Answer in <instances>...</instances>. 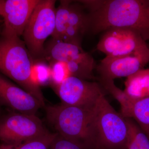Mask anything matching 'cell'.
Returning <instances> with one entry per match:
<instances>
[{"label": "cell", "instance_id": "cell-15", "mask_svg": "<svg viewBox=\"0 0 149 149\" xmlns=\"http://www.w3.org/2000/svg\"><path fill=\"white\" fill-rule=\"evenodd\" d=\"M57 133L48 132L36 139L17 144L0 143V149H49Z\"/></svg>", "mask_w": 149, "mask_h": 149}, {"label": "cell", "instance_id": "cell-18", "mask_svg": "<svg viewBox=\"0 0 149 149\" xmlns=\"http://www.w3.org/2000/svg\"><path fill=\"white\" fill-rule=\"evenodd\" d=\"M128 129L139 149H149V138L134 120L125 118Z\"/></svg>", "mask_w": 149, "mask_h": 149}, {"label": "cell", "instance_id": "cell-13", "mask_svg": "<svg viewBox=\"0 0 149 149\" xmlns=\"http://www.w3.org/2000/svg\"><path fill=\"white\" fill-rule=\"evenodd\" d=\"M116 100L120 104V113L122 116L133 119L144 133L149 136V97L131 100L123 91Z\"/></svg>", "mask_w": 149, "mask_h": 149}, {"label": "cell", "instance_id": "cell-19", "mask_svg": "<svg viewBox=\"0 0 149 149\" xmlns=\"http://www.w3.org/2000/svg\"><path fill=\"white\" fill-rule=\"evenodd\" d=\"M51 80L56 86L70 77L66 63L61 62L51 63Z\"/></svg>", "mask_w": 149, "mask_h": 149}, {"label": "cell", "instance_id": "cell-9", "mask_svg": "<svg viewBox=\"0 0 149 149\" xmlns=\"http://www.w3.org/2000/svg\"><path fill=\"white\" fill-rule=\"evenodd\" d=\"M149 62V48L148 45L134 53L119 57L106 56L97 65L98 79L114 80L128 77L144 68Z\"/></svg>", "mask_w": 149, "mask_h": 149}, {"label": "cell", "instance_id": "cell-10", "mask_svg": "<svg viewBox=\"0 0 149 149\" xmlns=\"http://www.w3.org/2000/svg\"><path fill=\"white\" fill-rule=\"evenodd\" d=\"M40 0H1L0 15L3 18L2 36L22 35L30 16Z\"/></svg>", "mask_w": 149, "mask_h": 149}, {"label": "cell", "instance_id": "cell-21", "mask_svg": "<svg viewBox=\"0 0 149 149\" xmlns=\"http://www.w3.org/2000/svg\"><path fill=\"white\" fill-rule=\"evenodd\" d=\"M127 149H139L133 136L131 135L129 131Z\"/></svg>", "mask_w": 149, "mask_h": 149}, {"label": "cell", "instance_id": "cell-8", "mask_svg": "<svg viewBox=\"0 0 149 149\" xmlns=\"http://www.w3.org/2000/svg\"><path fill=\"white\" fill-rule=\"evenodd\" d=\"M147 45L146 41L136 30L112 28L103 32L97 49L106 56L114 57L131 54Z\"/></svg>", "mask_w": 149, "mask_h": 149}, {"label": "cell", "instance_id": "cell-12", "mask_svg": "<svg viewBox=\"0 0 149 149\" xmlns=\"http://www.w3.org/2000/svg\"><path fill=\"white\" fill-rule=\"evenodd\" d=\"M50 42L45 49L44 57L51 63L73 62L96 69L97 65L93 57L84 51L81 45L54 39Z\"/></svg>", "mask_w": 149, "mask_h": 149}, {"label": "cell", "instance_id": "cell-1", "mask_svg": "<svg viewBox=\"0 0 149 149\" xmlns=\"http://www.w3.org/2000/svg\"><path fill=\"white\" fill-rule=\"evenodd\" d=\"M88 11L87 32L93 35L112 28H128L149 40V1H78Z\"/></svg>", "mask_w": 149, "mask_h": 149}, {"label": "cell", "instance_id": "cell-22", "mask_svg": "<svg viewBox=\"0 0 149 149\" xmlns=\"http://www.w3.org/2000/svg\"><path fill=\"white\" fill-rule=\"evenodd\" d=\"M1 0H0V8H1Z\"/></svg>", "mask_w": 149, "mask_h": 149}, {"label": "cell", "instance_id": "cell-5", "mask_svg": "<svg viewBox=\"0 0 149 149\" xmlns=\"http://www.w3.org/2000/svg\"><path fill=\"white\" fill-rule=\"evenodd\" d=\"M55 3L54 0H40L22 35L27 49L35 58L44 57L45 41L54 31Z\"/></svg>", "mask_w": 149, "mask_h": 149}, {"label": "cell", "instance_id": "cell-14", "mask_svg": "<svg viewBox=\"0 0 149 149\" xmlns=\"http://www.w3.org/2000/svg\"><path fill=\"white\" fill-rule=\"evenodd\" d=\"M124 93L129 98L137 100L149 97V68H143L127 77Z\"/></svg>", "mask_w": 149, "mask_h": 149}, {"label": "cell", "instance_id": "cell-2", "mask_svg": "<svg viewBox=\"0 0 149 149\" xmlns=\"http://www.w3.org/2000/svg\"><path fill=\"white\" fill-rule=\"evenodd\" d=\"M89 136L92 149H127V121L111 106L104 94L92 109Z\"/></svg>", "mask_w": 149, "mask_h": 149}, {"label": "cell", "instance_id": "cell-17", "mask_svg": "<svg viewBox=\"0 0 149 149\" xmlns=\"http://www.w3.org/2000/svg\"><path fill=\"white\" fill-rule=\"evenodd\" d=\"M32 75L33 81L38 86L45 85L51 80V67L40 60L34 62Z\"/></svg>", "mask_w": 149, "mask_h": 149}, {"label": "cell", "instance_id": "cell-16", "mask_svg": "<svg viewBox=\"0 0 149 149\" xmlns=\"http://www.w3.org/2000/svg\"><path fill=\"white\" fill-rule=\"evenodd\" d=\"M72 1H61L60 3L56 8L55 27L52 39L62 40L67 28Z\"/></svg>", "mask_w": 149, "mask_h": 149}, {"label": "cell", "instance_id": "cell-7", "mask_svg": "<svg viewBox=\"0 0 149 149\" xmlns=\"http://www.w3.org/2000/svg\"><path fill=\"white\" fill-rule=\"evenodd\" d=\"M56 88L62 104L82 107H92L104 94L98 83L73 76L67 78Z\"/></svg>", "mask_w": 149, "mask_h": 149}, {"label": "cell", "instance_id": "cell-3", "mask_svg": "<svg viewBox=\"0 0 149 149\" xmlns=\"http://www.w3.org/2000/svg\"><path fill=\"white\" fill-rule=\"evenodd\" d=\"M34 61L24 41L19 37L0 38V72L17 83L45 106L40 87L33 81Z\"/></svg>", "mask_w": 149, "mask_h": 149}, {"label": "cell", "instance_id": "cell-11", "mask_svg": "<svg viewBox=\"0 0 149 149\" xmlns=\"http://www.w3.org/2000/svg\"><path fill=\"white\" fill-rule=\"evenodd\" d=\"M0 103L17 112L28 114H36L38 110L44 107L34 96L1 74Z\"/></svg>", "mask_w": 149, "mask_h": 149}, {"label": "cell", "instance_id": "cell-4", "mask_svg": "<svg viewBox=\"0 0 149 149\" xmlns=\"http://www.w3.org/2000/svg\"><path fill=\"white\" fill-rule=\"evenodd\" d=\"M91 108L63 104L46 109L47 119L60 136L86 149H92L89 136Z\"/></svg>", "mask_w": 149, "mask_h": 149}, {"label": "cell", "instance_id": "cell-23", "mask_svg": "<svg viewBox=\"0 0 149 149\" xmlns=\"http://www.w3.org/2000/svg\"><path fill=\"white\" fill-rule=\"evenodd\" d=\"M148 137H149V136H148Z\"/></svg>", "mask_w": 149, "mask_h": 149}, {"label": "cell", "instance_id": "cell-6", "mask_svg": "<svg viewBox=\"0 0 149 149\" xmlns=\"http://www.w3.org/2000/svg\"><path fill=\"white\" fill-rule=\"evenodd\" d=\"M48 132L36 114L13 113L0 119V143H19Z\"/></svg>", "mask_w": 149, "mask_h": 149}, {"label": "cell", "instance_id": "cell-20", "mask_svg": "<svg viewBox=\"0 0 149 149\" xmlns=\"http://www.w3.org/2000/svg\"><path fill=\"white\" fill-rule=\"evenodd\" d=\"M49 149H86L58 134Z\"/></svg>", "mask_w": 149, "mask_h": 149}]
</instances>
